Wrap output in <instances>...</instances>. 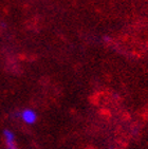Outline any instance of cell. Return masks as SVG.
<instances>
[{
    "instance_id": "1",
    "label": "cell",
    "mask_w": 148,
    "mask_h": 149,
    "mask_svg": "<svg viewBox=\"0 0 148 149\" xmlns=\"http://www.w3.org/2000/svg\"><path fill=\"white\" fill-rule=\"evenodd\" d=\"M20 116H21V120H22L26 124H28V125L35 124L37 120L36 112L32 109H24L21 113H20Z\"/></svg>"
},
{
    "instance_id": "2",
    "label": "cell",
    "mask_w": 148,
    "mask_h": 149,
    "mask_svg": "<svg viewBox=\"0 0 148 149\" xmlns=\"http://www.w3.org/2000/svg\"><path fill=\"white\" fill-rule=\"evenodd\" d=\"M3 138L6 140V143L8 145V147L15 146V134L12 130L10 129L3 130Z\"/></svg>"
},
{
    "instance_id": "3",
    "label": "cell",
    "mask_w": 148,
    "mask_h": 149,
    "mask_svg": "<svg viewBox=\"0 0 148 149\" xmlns=\"http://www.w3.org/2000/svg\"><path fill=\"white\" fill-rule=\"evenodd\" d=\"M6 149H16L15 146H12V147H6Z\"/></svg>"
}]
</instances>
